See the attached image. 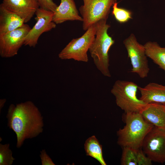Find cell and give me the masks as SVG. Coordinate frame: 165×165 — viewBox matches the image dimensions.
<instances>
[{
    "label": "cell",
    "mask_w": 165,
    "mask_h": 165,
    "mask_svg": "<svg viewBox=\"0 0 165 165\" xmlns=\"http://www.w3.org/2000/svg\"><path fill=\"white\" fill-rule=\"evenodd\" d=\"M8 126L16 134V146L19 148L27 138L35 137L42 132L43 117L31 101L10 105L6 116Z\"/></svg>",
    "instance_id": "cell-1"
},
{
    "label": "cell",
    "mask_w": 165,
    "mask_h": 165,
    "mask_svg": "<svg viewBox=\"0 0 165 165\" xmlns=\"http://www.w3.org/2000/svg\"><path fill=\"white\" fill-rule=\"evenodd\" d=\"M123 118L125 125L117 132L118 144L122 148H141L144 139L154 126L145 120L140 112H125Z\"/></svg>",
    "instance_id": "cell-2"
},
{
    "label": "cell",
    "mask_w": 165,
    "mask_h": 165,
    "mask_svg": "<svg viewBox=\"0 0 165 165\" xmlns=\"http://www.w3.org/2000/svg\"><path fill=\"white\" fill-rule=\"evenodd\" d=\"M96 24L95 37L89 51L98 70L104 76L110 77L108 52L115 41L108 34L110 26L107 20H101Z\"/></svg>",
    "instance_id": "cell-3"
},
{
    "label": "cell",
    "mask_w": 165,
    "mask_h": 165,
    "mask_svg": "<svg viewBox=\"0 0 165 165\" xmlns=\"http://www.w3.org/2000/svg\"><path fill=\"white\" fill-rule=\"evenodd\" d=\"M138 86L132 81L118 80L111 90L117 106L125 112H140L146 104L137 96Z\"/></svg>",
    "instance_id": "cell-4"
},
{
    "label": "cell",
    "mask_w": 165,
    "mask_h": 165,
    "mask_svg": "<svg viewBox=\"0 0 165 165\" xmlns=\"http://www.w3.org/2000/svg\"><path fill=\"white\" fill-rule=\"evenodd\" d=\"M96 30V24L89 27L81 37L73 39L60 52L59 58L87 62V52L95 38Z\"/></svg>",
    "instance_id": "cell-5"
},
{
    "label": "cell",
    "mask_w": 165,
    "mask_h": 165,
    "mask_svg": "<svg viewBox=\"0 0 165 165\" xmlns=\"http://www.w3.org/2000/svg\"><path fill=\"white\" fill-rule=\"evenodd\" d=\"M79 9L83 19L82 27L86 31L89 27L103 20H107L112 6L116 0H83Z\"/></svg>",
    "instance_id": "cell-6"
},
{
    "label": "cell",
    "mask_w": 165,
    "mask_h": 165,
    "mask_svg": "<svg viewBox=\"0 0 165 165\" xmlns=\"http://www.w3.org/2000/svg\"><path fill=\"white\" fill-rule=\"evenodd\" d=\"M132 65L130 72L142 79L147 77L150 71L144 45L138 42L134 34H131L123 41Z\"/></svg>",
    "instance_id": "cell-7"
},
{
    "label": "cell",
    "mask_w": 165,
    "mask_h": 165,
    "mask_svg": "<svg viewBox=\"0 0 165 165\" xmlns=\"http://www.w3.org/2000/svg\"><path fill=\"white\" fill-rule=\"evenodd\" d=\"M141 149L152 162L165 163V129L154 126L144 139Z\"/></svg>",
    "instance_id": "cell-8"
},
{
    "label": "cell",
    "mask_w": 165,
    "mask_h": 165,
    "mask_svg": "<svg viewBox=\"0 0 165 165\" xmlns=\"http://www.w3.org/2000/svg\"><path fill=\"white\" fill-rule=\"evenodd\" d=\"M31 28L24 24L17 28L0 35V55L3 58H9L16 55L24 45L25 38Z\"/></svg>",
    "instance_id": "cell-9"
},
{
    "label": "cell",
    "mask_w": 165,
    "mask_h": 165,
    "mask_svg": "<svg viewBox=\"0 0 165 165\" xmlns=\"http://www.w3.org/2000/svg\"><path fill=\"white\" fill-rule=\"evenodd\" d=\"M35 14L36 23L26 36L24 44L30 47L35 46L42 33L51 31L56 26V24L53 21V12L40 7Z\"/></svg>",
    "instance_id": "cell-10"
},
{
    "label": "cell",
    "mask_w": 165,
    "mask_h": 165,
    "mask_svg": "<svg viewBox=\"0 0 165 165\" xmlns=\"http://www.w3.org/2000/svg\"><path fill=\"white\" fill-rule=\"evenodd\" d=\"M2 3L23 19L24 23L31 20L40 7L37 0H2Z\"/></svg>",
    "instance_id": "cell-11"
},
{
    "label": "cell",
    "mask_w": 165,
    "mask_h": 165,
    "mask_svg": "<svg viewBox=\"0 0 165 165\" xmlns=\"http://www.w3.org/2000/svg\"><path fill=\"white\" fill-rule=\"evenodd\" d=\"M60 4L53 12V21L56 24L68 21H79L83 19L79 14L74 0H60Z\"/></svg>",
    "instance_id": "cell-12"
},
{
    "label": "cell",
    "mask_w": 165,
    "mask_h": 165,
    "mask_svg": "<svg viewBox=\"0 0 165 165\" xmlns=\"http://www.w3.org/2000/svg\"><path fill=\"white\" fill-rule=\"evenodd\" d=\"M140 99L146 104L156 103L165 105V86L150 82L144 87L138 86Z\"/></svg>",
    "instance_id": "cell-13"
},
{
    "label": "cell",
    "mask_w": 165,
    "mask_h": 165,
    "mask_svg": "<svg viewBox=\"0 0 165 165\" xmlns=\"http://www.w3.org/2000/svg\"><path fill=\"white\" fill-rule=\"evenodd\" d=\"M140 113L148 123L165 129V111L163 105L156 103L148 104Z\"/></svg>",
    "instance_id": "cell-14"
},
{
    "label": "cell",
    "mask_w": 165,
    "mask_h": 165,
    "mask_svg": "<svg viewBox=\"0 0 165 165\" xmlns=\"http://www.w3.org/2000/svg\"><path fill=\"white\" fill-rule=\"evenodd\" d=\"M24 20L2 3L0 5V35L12 31L21 26Z\"/></svg>",
    "instance_id": "cell-15"
},
{
    "label": "cell",
    "mask_w": 165,
    "mask_h": 165,
    "mask_svg": "<svg viewBox=\"0 0 165 165\" xmlns=\"http://www.w3.org/2000/svg\"><path fill=\"white\" fill-rule=\"evenodd\" d=\"M144 45L147 57L165 72V47L155 42L149 41Z\"/></svg>",
    "instance_id": "cell-16"
},
{
    "label": "cell",
    "mask_w": 165,
    "mask_h": 165,
    "mask_svg": "<svg viewBox=\"0 0 165 165\" xmlns=\"http://www.w3.org/2000/svg\"><path fill=\"white\" fill-rule=\"evenodd\" d=\"M86 155L97 160L102 165H106L103 156L102 146L95 136L88 138L84 144Z\"/></svg>",
    "instance_id": "cell-17"
},
{
    "label": "cell",
    "mask_w": 165,
    "mask_h": 165,
    "mask_svg": "<svg viewBox=\"0 0 165 165\" xmlns=\"http://www.w3.org/2000/svg\"><path fill=\"white\" fill-rule=\"evenodd\" d=\"M121 159L122 165H138L137 153L138 150L129 147H124Z\"/></svg>",
    "instance_id": "cell-18"
},
{
    "label": "cell",
    "mask_w": 165,
    "mask_h": 165,
    "mask_svg": "<svg viewBox=\"0 0 165 165\" xmlns=\"http://www.w3.org/2000/svg\"><path fill=\"white\" fill-rule=\"evenodd\" d=\"M117 4L116 2L113 5L112 14L118 22L124 23L132 18V13L130 11L118 7Z\"/></svg>",
    "instance_id": "cell-19"
},
{
    "label": "cell",
    "mask_w": 165,
    "mask_h": 165,
    "mask_svg": "<svg viewBox=\"0 0 165 165\" xmlns=\"http://www.w3.org/2000/svg\"><path fill=\"white\" fill-rule=\"evenodd\" d=\"M15 160L9 148V144H0V165H11Z\"/></svg>",
    "instance_id": "cell-20"
},
{
    "label": "cell",
    "mask_w": 165,
    "mask_h": 165,
    "mask_svg": "<svg viewBox=\"0 0 165 165\" xmlns=\"http://www.w3.org/2000/svg\"><path fill=\"white\" fill-rule=\"evenodd\" d=\"M137 161L138 165H151L152 164V161L145 155L141 148L137 151Z\"/></svg>",
    "instance_id": "cell-21"
},
{
    "label": "cell",
    "mask_w": 165,
    "mask_h": 165,
    "mask_svg": "<svg viewBox=\"0 0 165 165\" xmlns=\"http://www.w3.org/2000/svg\"><path fill=\"white\" fill-rule=\"evenodd\" d=\"M40 7L54 12L57 6L53 0H37Z\"/></svg>",
    "instance_id": "cell-22"
},
{
    "label": "cell",
    "mask_w": 165,
    "mask_h": 165,
    "mask_svg": "<svg viewBox=\"0 0 165 165\" xmlns=\"http://www.w3.org/2000/svg\"><path fill=\"white\" fill-rule=\"evenodd\" d=\"M40 156L42 165H55L49 156L47 154L45 149L40 152Z\"/></svg>",
    "instance_id": "cell-23"
},
{
    "label": "cell",
    "mask_w": 165,
    "mask_h": 165,
    "mask_svg": "<svg viewBox=\"0 0 165 165\" xmlns=\"http://www.w3.org/2000/svg\"><path fill=\"white\" fill-rule=\"evenodd\" d=\"M6 99H1L0 101V109L3 107L6 101Z\"/></svg>",
    "instance_id": "cell-24"
},
{
    "label": "cell",
    "mask_w": 165,
    "mask_h": 165,
    "mask_svg": "<svg viewBox=\"0 0 165 165\" xmlns=\"http://www.w3.org/2000/svg\"><path fill=\"white\" fill-rule=\"evenodd\" d=\"M164 105V109H165V105Z\"/></svg>",
    "instance_id": "cell-25"
}]
</instances>
